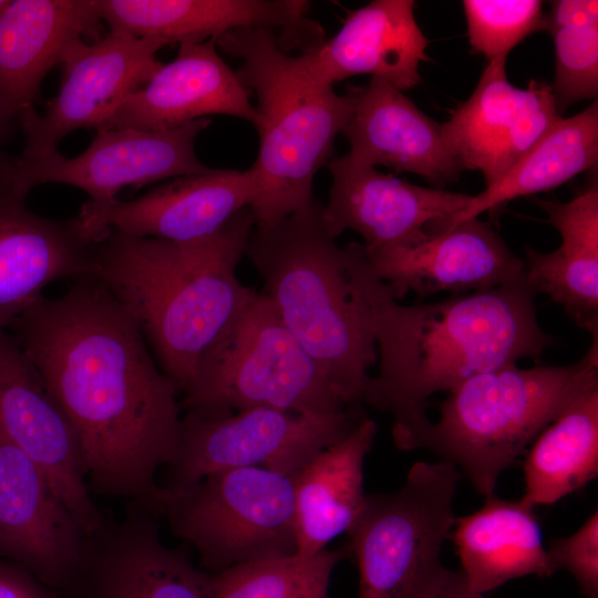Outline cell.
Returning <instances> with one entry per match:
<instances>
[{
  "instance_id": "cell-1",
  "label": "cell",
  "mask_w": 598,
  "mask_h": 598,
  "mask_svg": "<svg viewBox=\"0 0 598 598\" xmlns=\"http://www.w3.org/2000/svg\"><path fill=\"white\" fill-rule=\"evenodd\" d=\"M9 328L66 417L90 486L161 517L156 474L176 455L182 406L131 313L86 275Z\"/></svg>"
},
{
  "instance_id": "cell-2",
  "label": "cell",
  "mask_w": 598,
  "mask_h": 598,
  "mask_svg": "<svg viewBox=\"0 0 598 598\" xmlns=\"http://www.w3.org/2000/svg\"><path fill=\"white\" fill-rule=\"evenodd\" d=\"M367 292L379 370L362 403L392 416L398 448L430 420V396L537 358L553 342L538 323L536 295L526 281L406 306L371 268Z\"/></svg>"
},
{
  "instance_id": "cell-3",
  "label": "cell",
  "mask_w": 598,
  "mask_h": 598,
  "mask_svg": "<svg viewBox=\"0 0 598 598\" xmlns=\"http://www.w3.org/2000/svg\"><path fill=\"white\" fill-rule=\"evenodd\" d=\"M254 226L245 208L197 240L135 237L110 228L90 246V275L134 318L178 395L189 386L202 354L256 291L237 276Z\"/></svg>"
},
{
  "instance_id": "cell-4",
  "label": "cell",
  "mask_w": 598,
  "mask_h": 598,
  "mask_svg": "<svg viewBox=\"0 0 598 598\" xmlns=\"http://www.w3.org/2000/svg\"><path fill=\"white\" fill-rule=\"evenodd\" d=\"M244 255L261 278V291L337 392L362 405L377 362L371 267L362 244H337L313 197L279 221L256 227Z\"/></svg>"
},
{
  "instance_id": "cell-5",
  "label": "cell",
  "mask_w": 598,
  "mask_h": 598,
  "mask_svg": "<svg viewBox=\"0 0 598 598\" xmlns=\"http://www.w3.org/2000/svg\"><path fill=\"white\" fill-rule=\"evenodd\" d=\"M216 47L240 60L236 75L257 97L250 210L256 227L271 225L311 200L313 178L332 158L336 137L353 112L354 86L342 95L313 80L268 30L235 29L218 37Z\"/></svg>"
},
{
  "instance_id": "cell-6",
  "label": "cell",
  "mask_w": 598,
  "mask_h": 598,
  "mask_svg": "<svg viewBox=\"0 0 598 598\" xmlns=\"http://www.w3.org/2000/svg\"><path fill=\"white\" fill-rule=\"evenodd\" d=\"M598 386V339L569 365L517 364L470 378L448 392L440 417L426 421L401 445L425 448L453 463L483 496L501 474L577 398Z\"/></svg>"
},
{
  "instance_id": "cell-7",
  "label": "cell",
  "mask_w": 598,
  "mask_h": 598,
  "mask_svg": "<svg viewBox=\"0 0 598 598\" xmlns=\"http://www.w3.org/2000/svg\"><path fill=\"white\" fill-rule=\"evenodd\" d=\"M181 396L182 410L207 417L255 408L326 414L354 406L331 385L261 291L205 350Z\"/></svg>"
},
{
  "instance_id": "cell-8",
  "label": "cell",
  "mask_w": 598,
  "mask_h": 598,
  "mask_svg": "<svg viewBox=\"0 0 598 598\" xmlns=\"http://www.w3.org/2000/svg\"><path fill=\"white\" fill-rule=\"evenodd\" d=\"M462 478L451 462L414 463L395 492L367 495L347 533L357 559V598H429L450 570L441 560L455 525Z\"/></svg>"
},
{
  "instance_id": "cell-9",
  "label": "cell",
  "mask_w": 598,
  "mask_h": 598,
  "mask_svg": "<svg viewBox=\"0 0 598 598\" xmlns=\"http://www.w3.org/2000/svg\"><path fill=\"white\" fill-rule=\"evenodd\" d=\"M293 477L264 467L212 473L181 489L164 487L159 515L196 549L205 571L291 556Z\"/></svg>"
},
{
  "instance_id": "cell-10",
  "label": "cell",
  "mask_w": 598,
  "mask_h": 598,
  "mask_svg": "<svg viewBox=\"0 0 598 598\" xmlns=\"http://www.w3.org/2000/svg\"><path fill=\"white\" fill-rule=\"evenodd\" d=\"M365 417L362 406L326 414L265 408L219 417L186 412L163 487L181 489L212 473L241 467H264L295 476Z\"/></svg>"
},
{
  "instance_id": "cell-11",
  "label": "cell",
  "mask_w": 598,
  "mask_h": 598,
  "mask_svg": "<svg viewBox=\"0 0 598 598\" xmlns=\"http://www.w3.org/2000/svg\"><path fill=\"white\" fill-rule=\"evenodd\" d=\"M212 120L198 118L165 131L97 130L87 148L68 158L61 153L35 162H13V187L22 196L49 183L78 187L89 195L81 212L101 209L117 200L122 188L202 174L210 168L196 156L195 142Z\"/></svg>"
},
{
  "instance_id": "cell-12",
  "label": "cell",
  "mask_w": 598,
  "mask_h": 598,
  "mask_svg": "<svg viewBox=\"0 0 598 598\" xmlns=\"http://www.w3.org/2000/svg\"><path fill=\"white\" fill-rule=\"evenodd\" d=\"M167 42L113 32L93 44L76 43L66 54L59 93L42 114L18 113L24 135L19 158L35 162L58 152V145L80 128H101L122 102L143 87L162 63L156 53Z\"/></svg>"
},
{
  "instance_id": "cell-13",
  "label": "cell",
  "mask_w": 598,
  "mask_h": 598,
  "mask_svg": "<svg viewBox=\"0 0 598 598\" xmlns=\"http://www.w3.org/2000/svg\"><path fill=\"white\" fill-rule=\"evenodd\" d=\"M364 254L395 299L410 291L424 298L525 282L524 260L489 223L478 217L432 224L408 243Z\"/></svg>"
},
{
  "instance_id": "cell-14",
  "label": "cell",
  "mask_w": 598,
  "mask_h": 598,
  "mask_svg": "<svg viewBox=\"0 0 598 598\" xmlns=\"http://www.w3.org/2000/svg\"><path fill=\"white\" fill-rule=\"evenodd\" d=\"M0 433L25 453L87 536L105 523L82 473L72 429L17 339L0 328Z\"/></svg>"
},
{
  "instance_id": "cell-15",
  "label": "cell",
  "mask_w": 598,
  "mask_h": 598,
  "mask_svg": "<svg viewBox=\"0 0 598 598\" xmlns=\"http://www.w3.org/2000/svg\"><path fill=\"white\" fill-rule=\"evenodd\" d=\"M82 598H213L212 574L161 539L158 516L127 502L120 522L89 536L70 588Z\"/></svg>"
},
{
  "instance_id": "cell-16",
  "label": "cell",
  "mask_w": 598,
  "mask_h": 598,
  "mask_svg": "<svg viewBox=\"0 0 598 598\" xmlns=\"http://www.w3.org/2000/svg\"><path fill=\"white\" fill-rule=\"evenodd\" d=\"M506 60L487 62L471 96L442 123L444 141L461 171L497 183L561 116L550 85L532 80L514 86Z\"/></svg>"
},
{
  "instance_id": "cell-17",
  "label": "cell",
  "mask_w": 598,
  "mask_h": 598,
  "mask_svg": "<svg viewBox=\"0 0 598 598\" xmlns=\"http://www.w3.org/2000/svg\"><path fill=\"white\" fill-rule=\"evenodd\" d=\"M87 540L39 467L0 433V557L51 589H70Z\"/></svg>"
},
{
  "instance_id": "cell-18",
  "label": "cell",
  "mask_w": 598,
  "mask_h": 598,
  "mask_svg": "<svg viewBox=\"0 0 598 598\" xmlns=\"http://www.w3.org/2000/svg\"><path fill=\"white\" fill-rule=\"evenodd\" d=\"M332 177L323 219L336 238L358 233L365 252L408 243L436 223L447 221L471 195L414 185L354 161L348 153L332 157Z\"/></svg>"
},
{
  "instance_id": "cell-19",
  "label": "cell",
  "mask_w": 598,
  "mask_h": 598,
  "mask_svg": "<svg viewBox=\"0 0 598 598\" xmlns=\"http://www.w3.org/2000/svg\"><path fill=\"white\" fill-rule=\"evenodd\" d=\"M110 31L172 43H202L241 28L274 32L281 48L303 52L324 40L302 0H97Z\"/></svg>"
},
{
  "instance_id": "cell-20",
  "label": "cell",
  "mask_w": 598,
  "mask_h": 598,
  "mask_svg": "<svg viewBox=\"0 0 598 598\" xmlns=\"http://www.w3.org/2000/svg\"><path fill=\"white\" fill-rule=\"evenodd\" d=\"M255 187L247 171L213 169L171 178L144 195L76 217L91 243L116 229L135 237L192 241L219 231L237 213L250 208Z\"/></svg>"
},
{
  "instance_id": "cell-21",
  "label": "cell",
  "mask_w": 598,
  "mask_h": 598,
  "mask_svg": "<svg viewBox=\"0 0 598 598\" xmlns=\"http://www.w3.org/2000/svg\"><path fill=\"white\" fill-rule=\"evenodd\" d=\"M13 187V162L0 153V328L11 323L63 278L90 275L91 243L78 218L31 212Z\"/></svg>"
},
{
  "instance_id": "cell-22",
  "label": "cell",
  "mask_w": 598,
  "mask_h": 598,
  "mask_svg": "<svg viewBox=\"0 0 598 598\" xmlns=\"http://www.w3.org/2000/svg\"><path fill=\"white\" fill-rule=\"evenodd\" d=\"M412 0H374L350 12L330 39L297 60L316 81L333 86L370 74L405 91L421 82L429 40L419 27Z\"/></svg>"
},
{
  "instance_id": "cell-23",
  "label": "cell",
  "mask_w": 598,
  "mask_h": 598,
  "mask_svg": "<svg viewBox=\"0 0 598 598\" xmlns=\"http://www.w3.org/2000/svg\"><path fill=\"white\" fill-rule=\"evenodd\" d=\"M213 114L252 124L256 118L248 91L219 56L215 39L181 43L175 59L162 63L99 130L165 131Z\"/></svg>"
},
{
  "instance_id": "cell-24",
  "label": "cell",
  "mask_w": 598,
  "mask_h": 598,
  "mask_svg": "<svg viewBox=\"0 0 598 598\" xmlns=\"http://www.w3.org/2000/svg\"><path fill=\"white\" fill-rule=\"evenodd\" d=\"M354 91L353 112L341 132L354 161L419 175L436 188L458 179L462 171L444 141L442 123L384 80L371 78Z\"/></svg>"
},
{
  "instance_id": "cell-25",
  "label": "cell",
  "mask_w": 598,
  "mask_h": 598,
  "mask_svg": "<svg viewBox=\"0 0 598 598\" xmlns=\"http://www.w3.org/2000/svg\"><path fill=\"white\" fill-rule=\"evenodd\" d=\"M97 0H6L0 7V95L33 109L48 72L85 35H97Z\"/></svg>"
},
{
  "instance_id": "cell-26",
  "label": "cell",
  "mask_w": 598,
  "mask_h": 598,
  "mask_svg": "<svg viewBox=\"0 0 598 598\" xmlns=\"http://www.w3.org/2000/svg\"><path fill=\"white\" fill-rule=\"evenodd\" d=\"M561 237L550 252L525 250V281L546 293L575 323L598 339V186L592 182L569 202L537 199Z\"/></svg>"
},
{
  "instance_id": "cell-27",
  "label": "cell",
  "mask_w": 598,
  "mask_h": 598,
  "mask_svg": "<svg viewBox=\"0 0 598 598\" xmlns=\"http://www.w3.org/2000/svg\"><path fill=\"white\" fill-rule=\"evenodd\" d=\"M378 433L368 416L347 436L313 456L293 477L297 554L313 556L348 533L367 494L364 461Z\"/></svg>"
},
{
  "instance_id": "cell-28",
  "label": "cell",
  "mask_w": 598,
  "mask_h": 598,
  "mask_svg": "<svg viewBox=\"0 0 598 598\" xmlns=\"http://www.w3.org/2000/svg\"><path fill=\"white\" fill-rule=\"evenodd\" d=\"M535 506L525 498L486 497L484 505L456 518L453 539L468 585L485 595L509 580L556 569L543 544Z\"/></svg>"
},
{
  "instance_id": "cell-29",
  "label": "cell",
  "mask_w": 598,
  "mask_h": 598,
  "mask_svg": "<svg viewBox=\"0 0 598 598\" xmlns=\"http://www.w3.org/2000/svg\"><path fill=\"white\" fill-rule=\"evenodd\" d=\"M597 161L595 101L580 113L556 121L497 183L471 196L464 209L444 223L478 217L515 198L550 190L596 166Z\"/></svg>"
},
{
  "instance_id": "cell-30",
  "label": "cell",
  "mask_w": 598,
  "mask_h": 598,
  "mask_svg": "<svg viewBox=\"0 0 598 598\" xmlns=\"http://www.w3.org/2000/svg\"><path fill=\"white\" fill-rule=\"evenodd\" d=\"M533 506L553 505L598 474V386L570 403L534 440L523 464Z\"/></svg>"
},
{
  "instance_id": "cell-31",
  "label": "cell",
  "mask_w": 598,
  "mask_h": 598,
  "mask_svg": "<svg viewBox=\"0 0 598 598\" xmlns=\"http://www.w3.org/2000/svg\"><path fill=\"white\" fill-rule=\"evenodd\" d=\"M554 42L555 75L549 84L558 114L598 94V1L556 0L545 14Z\"/></svg>"
},
{
  "instance_id": "cell-32",
  "label": "cell",
  "mask_w": 598,
  "mask_h": 598,
  "mask_svg": "<svg viewBox=\"0 0 598 598\" xmlns=\"http://www.w3.org/2000/svg\"><path fill=\"white\" fill-rule=\"evenodd\" d=\"M348 546L233 566L212 574L213 598H327L336 566Z\"/></svg>"
},
{
  "instance_id": "cell-33",
  "label": "cell",
  "mask_w": 598,
  "mask_h": 598,
  "mask_svg": "<svg viewBox=\"0 0 598 598\" xmlns=\"http://www.w3.org/2000/svg\"><path fill=\"white\" fill-rule=\"evenodd\" d=\"M468 42L487 62L507 59L530 34L544 31V4L538 0H464Z\"/></svg>"
},
{
  "instance_id": "cell-34",
  "label": "cell",
  "mask_w": 598,
  "mask_h": 598,
  "mask_svg": "<svg viewBox=\"0 0 598 598\" xmlns=\"http://www.w3.org/2000/svg\"><path fill=\"white\" fill-rule=\"evenodd\" d=\"M555 569L567 570L586 598H598V512L595 511L578 530L553 539L546 548Z\"/></svg>"
},
{
  "instance_id": "cell-35",
  "label": "cell",
  "mask_w": 598,
  "mask_h": 598,
  "mask_svg": "<svg viewBox=\"0 0 598 598\" xmlns=\"http://www.w3.org/2000/svg\"><path fill=\"white\" fill-rule=\"evenodd\" d=\"M0 598H58L29 570L0 557Z\"/></svg>"
},
{
  "instance_id": "cell-36",
  "label": "cell",
  "mask_w": 598,
  "mask_h": 598,
  "mask_svg": "<svg viewBox=\"0 0 598 598\" xmlns=\"http://www.w3.org/2000/svg\"><path fill=\"white\" fill-rule=\"evenodd\" d=\"M429 598H484V595L474 590L460 570H450Z\"/></svg>"
},
{
  "instance_id": "cell-37",
  "label": "cell",
  "mask_w": 598,
  "mask_h": 598,
  "mask_svg": "<svg viewBox=\"0 0 598 598\" xmlns=\"http://www.w3.org/2000/svg\"><path fill=\"white\" fill-rule=\"evenodd\" d=\"M18 124L17 110L0 95V153L1 147L11 138Z\"/></svg>"
},
{
  "instance_id": "cell-38",
  "label": "cell",
  "mask_w": 598,
  "mask_h": 598,
  "mask_svg": "<svg viewBox=\"0 0 598 598\" xmlns=\"http://www.w3.org/2000/svg\"><path fill=\"white\" fill-rule=\"evenodd\" d=\"M6 0H0V7L4 3Z\"/></svg>"
}]
</instances>
